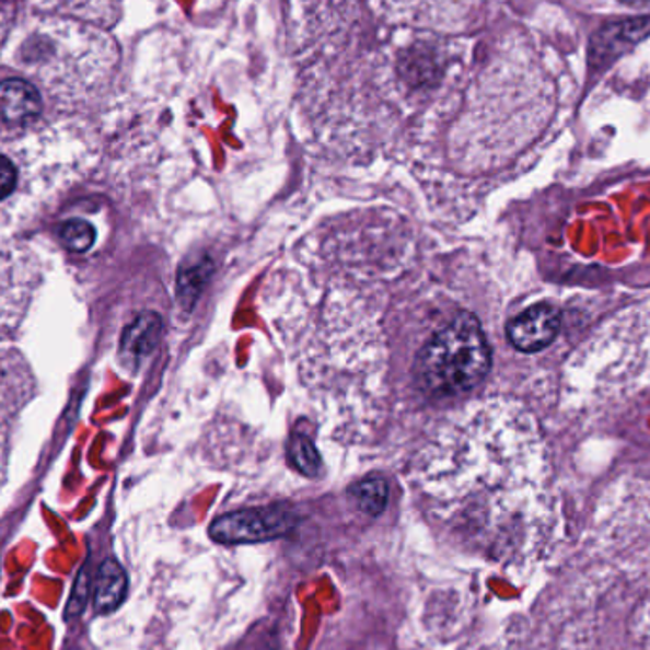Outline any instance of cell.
Masks as SVG:
<instances>
[{
    "label": "cell",
    "mask_w": 650,
    "mask_h": 650,
    "mask_svg": "<svg viewBox=\"0 0 650 650\" xmlns=\"http://www.w3.org/2000/svg\"><path fill=\"white\" fill-rule=\"evenodd\" d=\"M491 371V348L479 320L456 312L420 347L413 363L415 383L425 396L455 397L476 388Z\"/></svg>",
    "instance_id": "6da1fadb"
},
{
    "label": "cell",
    "mask_w": 650,
    "mask_h": 650,
    "mask_svg": "<svg viewBox=\"0 0 650 650\" xmlns=\"http://www.w3.org/2000/svg\"><path fill=\"white\" fill-rule=\"evenodd\" d=\"M295 525V513L286 508H249L217 518L210 536L219 544H253L288 535Z\"/></svg>",
    "instance_id": "7a4b0ae2"
},
{
    "label": "cell",
    "mask_w": 650,
    "mask_h": 650,
    "mask_svg": "<svg viewBox=\"0 0 650 650\" xmlns=\"http://www.w3.org/2000/svg\"><path fill=\"white\" fill-rule=\"evenodd\" d=\"M649 35L650 15L616 20L601 25L590 38V66L593 69H605Z\"/></svg>",
    "instance_id": "3957f363"
},
{
    "label": "cell",
    "mask_w": 650,
    "mask_h": 650,
    "mask_svg": "<svg viewBox=\"0 0 650 650\" xmlns=\"http://www.w3.org/2000/svg\"><path fill=\"white\" fill-rule=\"evenodd\" d=\"M561 327L559 312L549 304H535L508 324L506 335L513 348L520 352H538L552 345Z\"/></svg>",
    "instance_id": "277c9868"
},
{
    "label": "cell",
    "mask_w": 650,
    "mask_h": 650,
    "mask_svg": "<svg viewBox=\"0 0 650 650\" xmlns=\"http://www.w3.org/2000/svg\"><path fill=\"white\" fill-rule=\"evenodd\" d=\"M43 111L36 88L20 79L0 82V120L7 124L30 123Z\"/></svg>",
    "instance_id": "5b68a950"
},
{
    "label": "cell",
    "mask_w": 650,
    "mask_h": 650,
    "mask_svg": "<svg viewBox=\"0 0 650 650\" xmlns=\"http://www.w3.org/2000/svg\"><path fill=\"white\" fill-rule=\"evenodd\" d=\"M94 592L95 608L100 613H113L120 607L128 592V577L118 561H103L95 577Z\"/></svg>",
    "instance_id": "8992f818"
},
{
    "label": "cell",
    "mask_w": 650,
    "mask_h": 650,
    "mask_svg": "<svg viewBox=\"0 0 650 650\" xmlns=\"http://www.w3.org/2000/svg\"><path fill=\"white\" fill-rule=\"evenodd\" d=\"M162 335V320L154 312H143L134 320L123 335V352L130 358L151 355Z\"/></svg>",
    "instance_id": "52a82bcc"
},
{
    "label": "cell",
    "mask_w": 650,
    "mask_h": 650,
    "mask_svg": "<svg viewBox=\"0 0 650 650\" xmlns=\"http://www.w3.org/2000/svg\"><path fill=\"white\" fill-rule=\"evenodd\" d=\"M348 495L356 500L361 512H365L368 515H379L384 512L386 502H388V485L383 477H368V479L352 485Z\"/></svg>",
    "instance_id": "ba28073f"
},
{
    "label": "cell",
    "mask_w": 650,
    "mask_h": 650,
    "mask_svg": "<svg viewBox=\"0 0 650 650\" xmlns=\"http://www.w3.org/2000/svg\"><path fill=\"white\" fill-rule=\"evenodd\" d=\"M59 239H61V244H63L67 249H71V252H88L90 247L94 246L95 242L94 224L88 223L84 219H72V221H67V223L61 227Z\"/></svg>",
    "instance_id": "9c48e42d"
},
{
    "label": "cell",
    "mask_w": 650,
    "mask_h": 650,
    "mask_svg": "<svg viewBox=\"0 0 650 650\" xmlns=\"http://www.w3.org/2000/svg\"><path fill=\"white\" fill-rule=\"evenodd\" d=\"M289 456H291V463L295 464V468L304 476L312 477L318 474L322 461H320L318 451H316L314 443L309 438L295 436L293 443H291V455Z\"/></svg>",
    "instance_id": "30bf717a"
},
{
    "label": "cell",
    "mask_w": 650,
    "mask_h": 650,
    "mask_svg": "<svg viewBox=\"0 0 650 650\" xmlns=\"http://www.w3.org/2000/svg\"><path fill=\"white\" fill-rule=\"evenodd\" d=\"M210 263H206V265L200 263V265L181 272L179 280H177V293H179V299L185 306H190L198 293H200L206 278L210 276Z\"/></svg>",
    "instance_id": "8fae6325"
},
{
    "label": "cell",
    "mask_w": 650,
    "mask_h": 650,
    "mask_svg": "<svg viewBox=\"0 0 650 650\" xmlns=\"http://www.w3.org/2000/svg\"><path fill=\"white\" fill-rule=\"evenodd\" d=\"M90 588H92V580H90L86 567H82L79 571V577L74 578L71 597L67 601L66 620L77 618L86 608Z\"/></svg>",
    "instance_id": "7c38bea8"
},
{
    "label": "cell",
    "mask_w": 650,
    "mask_h": 650,
    "mask_svg": "<svg viewBox=\"0 0 650 650\" xmlns=\"http://www.w3.org/2000/svg\"><path fill=\"white\" fill-rule=\"evenodd\" d=\"M15 181H18V174H15L14 164L7 156H0V200L12 195Z\"/></svg>",
    "instance_id": "4fadbf2b"
},
{
    "label": "cell",
    "mask_w": 650,
    "mask_h": 650,
    "mask_svg": "<svg viewBox=\"0 0 650 650\" xmlns=\"http://www.w3.org/2000/svg\"><path fill=\"white\" fill-rule=\"evenodd\" d=\"M620 2H626V4H636L639 0H620Z\"/></svg>",
    "instance_id": "5bb4252c"
}]
</instances>
